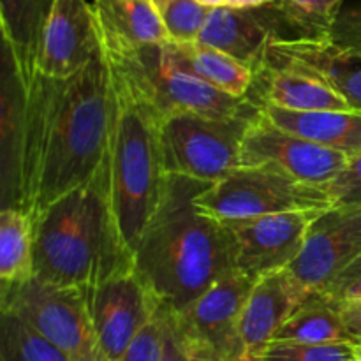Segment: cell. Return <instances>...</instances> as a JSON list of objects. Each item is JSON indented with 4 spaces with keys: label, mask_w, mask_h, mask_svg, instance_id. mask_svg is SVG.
<instances>
[{
    "label": "cell",
    "mask_w": 361,
    "mask_h": 361,
    "mask_svg": "<svg viewBox=\"0 0 361 361\" xmlns=\"http://www.w3.org/2000/svg\"><path fill=\"white\" fill-rule=\"evenodd\" d=\"M361 257V207H331L312 219L305 245L288 268L310 293L323 295Z\"/></svg>",
    "instance_id": "cell-11"
},
{
    "label": "cell",
    "mask_w": 361,
    "mask_h": 361,
    "mask_svg": "<svg viewBox=\"0 0 361 361\" xmlns=\"http://www.w3.org/2000/svg\"><path fill=\"white\" fill-rule=\"evenodd\" d=\"M25 83L16 62L2 46L0 76V210L18 207L20 192V157L25 123Z\"/></svg>",
    "instance_id": "cell-18"
},
{
    "label": "cell",
    "mask_w": 361,
    "mask_h": 361,
    "mask_svg": "<svg viewBox=\"0 0 361 361\" xmlns=\"http://www.w3.org/2000/svg\"><path fill=\"white\" fill-rule=\"evenodd\" d=\"M353 344H361V302L337 303Z\"/></svg>",
    "instance_id": "cell-34"
},
{
    "label": "cell",
    "mask_w": 361,
    "mask_h": 361,
    "mask_svg": "<svg viewBox=\"0 0 361 361\" xmlns=\"http://www.w3.org/2000/svg\"><path fill=\"white\" fill-rule=\"evenodd\" d=\"M254 282L231 268L183 312L175 314L183 338L224 361L254 360L247 355L240 324ZM259 361V360H257Z\"/></svg>",
    "instance_id": "cell-10"
},
{
    "label": "cell",
    "mask_w": 361,
    "mask_h": 361,
    "mask_svg": "<svg viewBox=\"0 0 361 361\" xmlns=\"http://www.w3.org/2000/svg\"><path fill=\"white\" fill-rule=\"evenodd\" d=\"M168 32L169 42H196L207 25L212 9L201 6L196 0H168L159 9Z\"/></svg>",
    "instance_id": "cell-28"
},
{
    "label": "cell",
    "mask_w": 361,
    "mask_h": 361,
    "mask_svg": "<svg viewBox=\"0 0 361 361\" xmlns=\"http://www.w3.org/2000/svg\"><path fill=\"white\" fill-rule=\"evenodd\" d=\"M101 49L122 63L148 90L164 118L171 113H196L212 118L256 115L263 104L252 94L231 97L194 74L180 69L162 46H136L97 23Z\"/></svg>",
    "instance_id": "cell-5"
},
{
    "label": "cell",
    "mask_w": 361,
    "mask_h": 361,
    "mask_svg": "<svg viewBox=\"0 0 361 361\" xmlns=\"http://www.w3.org/2000/svg\"><path fill=\"white\" fill-rule=\"evenodd\" d=\"M201 6L208 7V9H219V7H226V0H196Z\"/></svg>",
    "instance_id": "cell-38"
},
{
    "label": "cell",
    "mask_w": 361,
    "mask_h": 361,
    "mask_svg": "<svg viewBox=\"0 0 361 361\" xmlns=\"http://www.w3.org/2000/svg\"><path fill=\"white\" fill-rule=\"evenodd\" d=\"M317 214L289 212L226 224L235 242L233 268L252 282L288 270L302 252L309 226Z\"/></svg>",
    "instance_id": "cell-12"
},
{
    "label": "cell",
    "mask_w": 361,
    "mask_h": 361,
    "mask_svg": "<svg viewBox=\"0 0 361 361\" xmlns=\"http://www.w3.org/2000/svg\"><path fill=\"white\" fill-rule=\"evenodd\" d=\"M355 353H356V360L361 361V344H355Z\"/></svg>",
    "instance_id": "cell-40"
},
{
    "label": "cell",
    "mask_w": 361,
    "mask_h": 361,
    "mask_svg": "<svg viewBox=\"0 0 361 361\" xmlns=\"http://www.w3.org/2000/svg\"><path fill=\"white\" fill-rule=\"evenodd\" d=\"M111 74L113 122L108 150L109 201L123 250L134 256L162 196L161 123L164 115L147 88L115 59Z\"/></svg>",
    "instance_id": "cell-4"
},
{
    "label": "cell",
    "mask_w": 361,
    "mask_h": 361,
    "mask_svg": "<svg viewBox=\"0 0 361 361\" xmlns=\"http://www.w3.org/2000/svg\"><path fill=\"white\" fill-rule=\"evenodd\" d=\"M274 342L353 344L341 309L324 295H312L275 335Z\"/></svg>",
    "instance_id": "cell-25"
},
{
    "label": "cell",
    "mask_w": 361,
    "mask_h": 361,
    "mask_svg": "<svg viewBox=\"0 0 361 361\" xmlns=\"http://www.w3.org/2000/svg\"><path fill=\"white\" fill-rule=\"evenodd\" d=\"M145 2L152 4V6H155V7H157V9H161V7L164 6V4L168 2V0H145Z\"/></svg>",
    "instance_id": "cell-39"
},
{
    "label": "cell",
    "mask_w": 361,
    "mask_h": 361,
    "mask_svg": "<svg viewBox=\"0 0 361 361\" xmlns=\"http://www.w3.org/2000/svg\"><path fill=\"white\" fill-rule=\"evenodd\" d=\"M204 215L222 222L250 221L289 212H323L334 207L326 189L263 168H238L196 197Z\"/></svg>",
    "instance_id": "cell-7"
},
{
    "label": "cell",
    "mask_w": 361,
    "mask_h": 361,
    "mask_svg": "<svg viewBox=\"0 0 361 361\" xmlns=\"http://www.w3.org/2000/svg\"><path fill=\"white\" fill-rule=\"evenodd\" d=\"M334 207H361V154L349 159L345 168L326 187Z\"/></svg>",
    "instance_id": "cell-32"
},
{
    "label": "cell",
    "mask_w": 361,
    "mask_h": 361,
    "mask_svg": "<svg viewBox=\"0 0 361 361\" xmlns=\"http://www.w3.org/2000/svg\"><path fill=\"white\" fill-rule=\"evenodd\" d=\"M250 94L261 104L284 111H334L349 109L348 102L321 78L288 63L270 62L256 74Z\"/></svg>",
    "instance_id": "cell-19"
},
{
    "label": "cell",
    "mask_w": 361,
    "mask_h": 361,
    "mask_svg": "<svg viewBox=\"0 0 361 361\" xmlns=\"http://www.w3.org/2000/svg\"><path fill=\"white\" fill-rule=\"evenodd\" d=\"M326 39L338 48L361 53V0H345Z\"/></svg>",
    "instance_id": "cell-30"
},
{
    "label": "cell",
    "mask_w": 361,
    "mask_h": 361,
    "mask_svg": "<svg viewBox=\"0 0 361 361\" xmlns=\"http://www.w3.org/2000/svg\"><path fill=\"white\" fill-rule=\"evenodd\" d=\"M268 60L321 78L348 102L349 109L361 113V53L338 48L326 37H303L271 44Z\"/></svg>",
    "instance_id": "cell-17"
},
{
    "label": "cell",
    "mask_w": 361,
    "mask_h": 361,
    "mask_svg": "<svg viewBox=\"0 0 361 361\" xmlns=\"http://www.w3.org/2000/svg\"><path fill=\"white\" fill-rule=\"evenodd\" d=\"M95 20L116 37L136 46L168 44L161 13L145 0H92Z\"/></svg>",
    "instance_id": "cell-24"
},
{
    "label": "cell",
    "mask_w": 361,
    "mask_h": 361,
    "mask_svg": "<svg viewBox=\"0 0 361 361\" xmlns=\"http://www.w3.org/2000/svg\"><path fill=\"white\" fill-rule=\"evenodd\" d=\"M261 113L281 129L298 134L328 150L344 154L349 159L361 154V113L355 109L298 113L263 104Z\"/></svg>",
    "instance_id": "cell-20"
},
{
    "label": "cell",
    "mask_w": 361,
    "mask_h": 361,
    "mask_svg": "<svg viewBox=\"0 0 361 361\" xmlns=\"http://www.w3.org/2000/svg\"><path fill=\"white\" fill-rule=\"evenodd\" d=\"M162 338H164V319L161 307L150 323L140 331L130 348L120 361H161Z\"/></svg>",
    "instance_id": "cell-31"
},
{
    "label": "cell",
    "mask_w": 361,
    "mask_h": 361,
    "mask_svg": "<svg viewBox=\"0 0 361 361\" xmlns=\"http://www.w3.org/2000/svg\"><path fill=\"white\" fill-rule=\"evenodd\" d=\"M0 361H73L18 316L2 312Z\"/></svg>",
    "instance_id": "cell-26"
},
{
    "label": "cell",
    "mask_w": 361,
    "mask_h": 361,
    "mask_svg": "<svg viewBox=\"0 0 361 361\" xmlns=\"http://www.w3.org/2000/svg\"><path fill=\"white\" fill-rule=\"evenodd\" d=\"M101 53L94 6L87 0H55L42 35L35 74L66 80Z\"/></svg>",
    "instance_id": "cell-15"
},
{
    "label": "cell",
    "mask_w": 361,
    "mask_h": 361,
    "mask_svg": "<svg viewBox=\"0 0 361 361\" xmlns=\"http://www.w3.org/2000/svg\"><path fill=\"white\" fill-rule=\"evenodd\" d=\"M326 298H330L335 303H345V302H361V279L358 281L348 282V284L334 286L323 293Z\"/></svg>",
    "instance_id": "cell-35"
},
{
    "label": "cell",
    "mask_w": 361,
    "mask_h": 361,
    "mask_svg": "<svg viewBox=\"0 0 361 361\" xmlns=\"http://www.w3.org/2000/svg\"><path fill=\"white\" fill-rule=\"evenodd\" d=\"M0 309L30 324L37 334L73 361H106L81 291L42 284H27L0 293Z\"/></svg>",
    "instance_id": "cell-8"
},
{
    "label": "cell",
    "mask_w": 361,
    "mask_h": 361,
    "mask_svg": "<svg viewBox=\"0 0 361 361\" xmlns=\"http://www.w3.org/2000/svg\"><path fill=\"white\" fill-rule=\"evenodd\" d=\"M169 59L187 73L194 74L217 90L231 97H247L254 87L256 74L249 66L233 59L228 53L203 42H168L164 44Z\"/></svg>",
    "instance_id": "cell-22"
},
{
    "label": "cell",
    "mask_w": 361,
    "mask_h": 361,
    "mask_svg": "<svg viewBox=\"0 0 361 361\" xmlns=\"http://www.w3.org/2000/svg\"><path fill=\"white\" fill-rule=\"evenodd\" d=\"M345 0H279L275 7L300 39L326 37Z\"/></svg>",
    "instance_id": "cell-27"
},
{
    "label": "cell",
    "mask_w": 361,
    "mask_h": 361,
    "mask_svg": "<svg viewBox=\"0 0 361 361\" xmlns=\"http://www.w3.org/2000/svg\"><path fill=\"white\" fill-rule=\"evenodd\" d=\"M349 157L281 129L263 113L247 127L240 150V168H263L309 185L323 187L338 176Z\"/></svg>",
    "instance_id": "cell-9"
},
{
    "label": "cell",
    "mask_w": 361,
    "mask_h": 361,
    "mask_svg": "<svg viewBox=\"0 0 361 361\" xmlns=\"http://www.w3.org/2000/svg\"><path fill=\"white\" fill-rule=\"evenodd\" d=\"M87 302L106 361L122 360L159 309L134 268L108 279Z\"/></svg>",
    "instance_id": "cell-13"
},
{
    "label": "cell",
    "mask_w": 361,
    "mask_h": 361,
    "mask_svg": "<svg viewBox=\"0 0 361 361\" xmlns=\"http://www.w3.org/2000/svg\"><path fill=\"white\" fill-rule=\"evenodd\" d=\"M208 187L166 175L157 210L134 250V271L169 312H183L233 268L231 231L196 204Z\"/></svg>",
    "instance_id": "cell-2"
},
{
    "label": "cell",
    "mask_w": 361,
    "mask_h": 361,
    "mask_svg": "<svg viewBox=\"0 0 361 361\" xmlns=\"http://www.w3.org/2000/svg\"><path fill=\"white\" fill-rule=\"evenodd\" d=\"M161 307V305H159ZM164 319V338H162L161 361H189V348L178 326L176 316L169 310L162 309Z\"/></svg>",
    "instance_id": "cell-33"
},
{
    "label": "cell",
    "mask_w": 361,
    "mask_h": 361,
    "mask_svg": "<svg viewBox=\"0 0 361 361\" xmlns=\"http://www.w3.org/2000/svg\"><path fill=\"white\" fill-rule=\"evenodd\" d=\"M259 113L235 118H212L196 113L168 115L161 123L164 173L210 185L221 182L240 168L243 136Z\"/></svg>",
    "instance_id": "cell-6"
},
{
    "label": "cell",
    "mask_w": 361,
    "mask_h": 361,
    "mask_svg": "<svg viewBox=\"0 0 361 361\" xmlns=\"http://www.w3.org/2000/svg\"><path fill=\"white\" fill-rule=\"evenodd\" d=\"M261 361H358L355 344L271 342Z\"/></svg>",
    "instance_id": "cell-29"
},
{
    "label": "cell",
    "mask_w": 361,
    "mask_h": 361,
    "mask_svg": "<svg viewBox=\"0 0 361 361\" xmlns=\"http://www.w3.org/2000/svg\"><path fill=\"white\" fill-rule=\"evenodd\" d=\"M277 2L279 0H226V7L229 9H261V7Z\"/></svg>",
    "instance_id": "cell-36"
},
{
    "label": "cell",
    "mask_w": 361,
    "mask_h": 361,
    "mask_svg": "<svg viewBox=\"0 0 361 361\" xmlns=\"http://www.w3.org/2000/svg\"><path fill=\"white\" fill-rule=\"evenodd\" d=\"M35 222L23 208L0 210V293L34 279Z\"/></svg>",
    "instance_id": "cell-23"
},
{
    "label": "cell",
    "mask_w": 361,
    "mask_h": 361,
    "mask_svg": "<svg viewBox=\"0 0 361 361\" xmlns=\"http://www.w3.org/2000/svg\"><path fill=\"white\" fill-rule=\"evenodd\" d=\"M53 6L55 0H0L2 46L11 51L23 80L35 74Z\"/></svg>",
    "instance_id": "cell-21"
},
{
    "label": "cell",
    "mask_w": 361,
    "mask_h": 361,
    "mask_svg": "<svg viewBox=\"0 0 361 361\" xmlns=\"http://www.w3.org/2000/svg\"><path fill=\"white\" fill-rule=\"evenodd\" d=\"M25 123L20 208L39 217L49 204L87 185L108 161L113 122L111 74L102 49L66 80H23Z\"/></svg>",
    "instance_id": "cell-1"
},
{
    "label": "cell",
    "mask_w": 361,
    "mask_h": 361,
    "mask_svg": "<svg viewBox=\"0 0 361 361\" xmlns=\"http://www.w3.org/2000/svg\"><path fill=\"white\" fill-rule=\"evenodd\" d=\"M293 39H300L298 34L271 4L261 9H212L200 42L228 53L257 74L271 44Z\"/></svg>",
    "instance_id": "cell-14"
},
{
    "label": "cell",
    "mask_w": 361,
    "mask_h": 361,
    "mask_svg": "<svg viewBox=\"0 0 361 361\" xmlns=\"http://www.w3.org/2000/svg\"><path fill=\"white\" fill-rule=\"evenodd\" d=\"M312 295L288 270L254 282L240 324L247 355L261 361L286 321Z\"/></svg>",
    "instance_id": "cell-16"
},
{
    "label": "cell",
    "mask_w": 361,
    "mask_h": 361,
    "mask_svg": "<svg viewBox=\"0 0 361 361\" xmlns=\"http://www.w3.org/2000/svg\"><path fill=\"white\" fill-rule=\"evenodd\" d=\"M358 279H361V257L358 261H356L353 267H349L348 270L344 271V274L341 275V277L337 279V282H335L334 286H341V284H348V282H353V281H358ZM331 286V288H334ZM330 288V289H331Z\"/></svg>",
    "instance_id": "cell-37"
},
{
    "label": "cell",
    "mask_w": 361,
    "mask_h": 361,
    "mask_svg": "<svg viewBox=\"0 0 361 361\" xmlns=\"http://www.w3.org/2000/svg\"><path fill=\"white\" fill-rule=\"evenodd\" d=\"M133 268L123 250L109 201L108 161L87 185L49 204L35 219L34 279L62 289L92 293Z\"/></svg>",
    "instance_id": "cell-3"
}]
</instances>
